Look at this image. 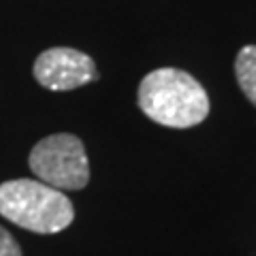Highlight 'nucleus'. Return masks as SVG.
Wrapping results in <instances>:
<instances>
[{
	"instance_id": "obj_4",
	"label": "nucleus",
	"mask_w": 256,
	"mask_h": 256,
	"mask_svg": "<svg viewBox=\"0 0 256 256\" xmlns=\"http://www.w3.org/2000/svg\"><path fill=\"white\" fill-rule=\"evenodd\" d=\"M34 79L47 90L66 92L96 82L98 73L88 54L73 47H52L36 58Z\"/></svg>"
},
{
	"instance_id": "obj_5",
	"label": "nucleus",
	"mask_w": 256,
	"mask_h": 256,
	"mask_svg": "<svg viewBox=\"0 0 256 256\" xmlns=\"http://www.w3.org/2000/svg\"><path fill=\"white\" fill-rule=\"evenodd\" d=\"M235 75H237V84L242 88V92L256 107V45H246L237 54Z\"/></svg>"
},
{
	"instance_id": "obj_6",
	"label": "nucleus",
	"mask_w": 256,
	"mask_h": 256,
	"mask_svg": "<svg viewBox=\"0 0 256 256\" xmlns=\"http://www.w3.org/2000/svg\"><path fill=\"white\" fill-rule=\"evenodd\" d=\"M0 256H22L20 244L4 226H0Z\"/></svg>"
},
{
	"instance_id": "obj_2",
	"label": "nucleus",
	"mask_w": 256,
	"mask_h": 256,
	"mask_svg": "<svg viewBox=\"0 0 256 256\" xmlns=\"http://www.w3.org/2000/svg\"><path fill=\"white\" fill-rule=\"evenodd\" d=\"M0 216L38 235H56L75 220V207L62 190L38 180L0 184Z\"/></svg>"
},
{
	"instance_id": "obj_1",
	"label": "nucleus",
	"mask_w": 256,
	"mask_h": 256,
	"mask_svg": "<svg viewBox=\"0 0 256 256\" xmlns=\"http://www.w3.org/2000/svg\"><path fill=\"white\" fill-rule=\"evenodd\" d=\"M139 107L152 122L169 128L198 126L212 109L205 88L180 68H158L143 77Z\"/></svg>"
},
{
	"instance_id": "obj_3",
	"label": "nucleus",
	"mask_w": 256,
	"mask_h": 256,
	"mask_svg": "<svg viewBox=\"0 0 256 256\" xmlns=\"http://www.w3.org/2000/svg\"><path fill=\"white\" fill-rule=\"evenodd\" d=\"M38 182L58 190H82L90 182V162L79 137L68 132L50 134L38 141L28 158Z\"/></svg>"
}]
</instances>
